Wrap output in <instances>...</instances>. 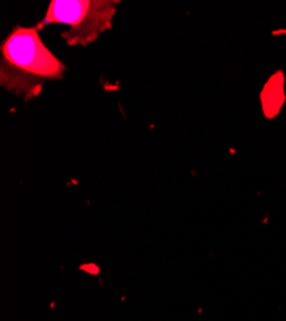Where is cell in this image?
Listing matches in <instances>:
<instances>
[{
    "mask_svg": "<svg viewBox=\"0 0 286 321\" xmlns=\"http://www.w3.org/2000/svg\"><path fill=\"white\" fill-rule=\"evenodd\" d=\"M64 71L37 26H16L0 45V85L23 100L39 97L46 81L63 79Z\"/></svg>",
    "mask_w": 286,
    "mask_h": 321,
    "instance_id": "1",
    "label": "cell"
},
{
    "mask_svg": "<svg viewBox=\"0 0 286 321\" xmlns=\"http://www.w3.org/2000/svg\"><path fill=\"white\" fill-rule=\"evenodd\" d=\"M120 0H51L37 27L65 25L62 37L69 46H86L113 27Z\"/></svg>",
    "mask_w": 286,
    "mask_h": 321,
    "instance_id": "2",
    "label": "cell"
},
{
    "mask_svg": "<svg viewBox=\"0 0 286 321\" xmlns=\"http://www.w3.org/2000/svg\"><path fill=\"white\" fill-rule=\"evenodd\" d=\"M82 269L89 272V274H91V275H98L99 274V269L98 267H95L94 265H90V266H82Z\"/></svg>",
    "mask_w": 286,
    "mask_h": 321,
    "instance_id": "3",
    "label": "cell"
},
{
    "mask_svg": "<svg viewBox=\"0 0 286 321\" xmlns=\"http://www.w3.org/2000/svg\"><path fill=\"white\" fill-rule=\"evenodd\" d=\"M55 306H56L55 301H51V303L49 304V308H50V310H54V308H55Z\"/></svg>",
    "mask_w": 286,
    "mask_h": 321,
    "instance_id": "4",
    "label": "cell"
}]
</instances>
